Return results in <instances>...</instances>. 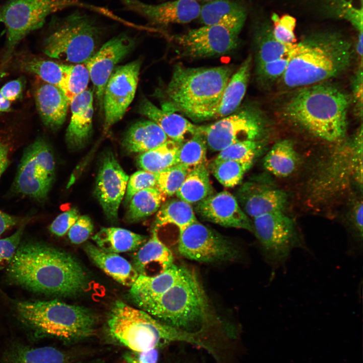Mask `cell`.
<instances>
[{"label": "cell", "instance_id": "7c38bea8", "mask_svg": "<svg viewBox=\"0 0 363 363\" xmlns=\"http://www.w3.org/2000/svg\"><path fill=\"white\" fill-rule=\"evenodd\" d=\"M265 118L257 108L247 106L208 125L199 126L207 147L220 151L233 144L260 140L265 129Z\"/></svg>", "mask_w": 363, "mask_h": 363}, {"label": "cell", "instance_id": "7bdbcfd3", "mask_svg": "<svg viewBox=\"0 0 363 363\" xmlns=\"http://www.w3.org/2000/svg\"><path fill=\"white\" fill-rule=\"evenodd\" d=\"M180 164H176L156 174V187L166 196L176 194L189 170Z\"/></svg>", "mask_w": 363, "mask_h": 363}, {"label": "cell", "instance_id": "d4e9b609", "mask_svg": "<svg viewBox=\"0 0 363 363\" xmlns=\"http://www.w3.org/2000/svg\"><path fill=\"white\" fill-rule=\"evenodd\" d=\"M198 18L204 25L221 26L239 34L246 20L247 11L237 2L216 0L201 6Z\"/></svg>", "mask_w": 363, "mask_h": 363}, {"label": "cell", "instance_id": "ab89813d", "mask_svg": "<svg viewBox=\"0 0 363 363\" xmlns=\"http://www.w3.org/2000/svg\"><path fill=\"white\" fill-rule=\"evenodd\" d=\"M207 145L199 130L191 138L182 143L178 150L177 164L192 169L206 164Z\"/></svg>", "mask_w": 363, "mask_h": 363}, {"label": "cell", "instance_id": "f35d334b", "mask_svg": "<svg viewBox=\"0 0 363 363\" xmlns=\"http://www.w3.org/2000/svg\"><path fill=\"white\" fill-rule=\"evenodd\" d=\"M252 165V163L235 160H213L210 169L214 177L223 186L233 188L241 183Z\"/></svg>", "mask_w": 363, "mask_h": 363}, {"label": "cell", "instance_id": "816d5d0a", "mask_svg": "<svg viewBox=\"0 0 363 363\" xmlns=\"http://www.w3.org/2000/svg\"><path fill=\"white\" fill-rule=\"evenodd\" d=\"M23 86L21 78L13 80L3 85L0 89V93L5 99L12 102L21 97Z\"/></svg>", "mask_w": 363, "mask_h": 363}, {"label": "cell", "instance_id": "484cf974", "mask_svg": "<svg viewBox=\"0 0 363 363\" xmlns=\"http://www.w3.org/2000/svg\"><path fill=\"white\" fill-rule=\"evenodd\" d=\"M186 270L173 264L157 275H139L130 287V296L137 305L158 297L178 281Z\"/></svg>", "mask_w": 363, "mask_h": 363}, {"label": "cell", "instance_id": "8fae6325", "mask_svg": "<svg viewBox=\"0 0 363 363\" xmlns=\"http://www.w3.org/2000/svg\"><path fill=\"white\" fill-rule=\"evenodd\" d=\"M55 176L51 147L39 138L25 149L15 180L17 192L38 200L45 199Z\"/></svg>", "mask_w": 363, "mask_h": 363}, {"label": "cell", "instance_id": "44dd1931", "mask_svg": "<svg viewBox=\"0 0 363 363\" xmlns=\"http://www.w3.org/2000/svg\"><path fill=\"white\" fill-rule=\"evenodd\" d=\"M33 95L37 111L47 128L56 130L65 122L70 102L57 86L37 79Z\"/></svg>", "mask_w": 363, "mask_h": 363}, {"label": "cell", "instance_id": "9c48e42d", "mask_svg": "<svg viewBox=\"0 0 363 363\" xmlns=\"http://www.w3.org/2000/svg\"><path fill=\"white\" fill-rule=\"evenodd\" d=\"M72 7L86 8L107 16L108 10L79 0H8L0 6V22L7 31L3 69L16 45L30 32L41 28L49 15Z\"/></svg>", "mask_w": 363, "mask_h": 363}, {"label": "cell", "instance_id": "8d00e7d4", "mask_svg": "<svg viewBox=\"0 0 363 363\" xmlns=\"http://www.w3.org/2000/svg\"><path fill=\"white\" fill-rule=\"evenodd\" d=\"M182 143L168 139L163 144L141 153L137 158L143 170L155 174L177 164V154Z\"/></svg>", "mask_w": 363, "mask_h": 363}, {"label": "cell", "instance_id": "cb8c5ba5", "mask_svg": "<svg viewBox=\"0 0 363 363\" xmlns=\"http://www.w3.org/2000/svg\"><path fill=\"white\" fill-rule=\"evenodd\" d=\"M138 112L158 125L169 139L179 143L186 141L199 131V126L181 115L159 108L146 98L140 102Z\"/></svg>", "mask_w": 363, "mask_h": 363}, {"label": "cell", "instance_id": "ba28073f", "mask_svg": "<svg viewBox=\"0 0 363 363\" xmlns=\"http://www.w3.org/2000/svg\"><path fill=\"white\" fill-rule=\"evenodd\" d=\"M48 28L44 53L76 64H84L96 52L103 33L95 18L78 10L65 17H53Z\"/></svg>", "mask_w": 363, "mask_h": 363}, {"label": "cell", "instance_id": "2e32d148", "mask_svg": "<svg viewBox=\"0 0 363 363\" xmlns=\"http://www.w3.org/2000/svg\"><path fill=\"white\" fill-rule=\"evenodd\" d=\"M129 178L112 152L106 151L101 158L95 192L105 216L112 222L117 221L118 208Z\"/></svg>", "mask_w": 363, "mask_h": 363}, {"label": "cell", "instance_id": "8992f818", "mask_svg": "<svg viewBox=\"0 0 363 363\" xmlns=\"http://www.w3.org/2000/svg\"><path fill=\"white\" fill-rule=\"evenodd\" d=\"M109 336L133 351L158 348L172 341H185L203 345L195 333L183 331L159 321L147 312L116 301L107 320Z\"/></svg>", "mask_w": 363, "mask_h": 363}, {"label": "cell", "instance_id": "e0dca14e", "mask_svg": "<svg viewBox=\"0 0 363 363\" xmlns=\"http://www.w3.org/2000/svg\"><path fill=\"white\" fill-rule=\"evenodd\" d=\"M135 44L133 37L125 33L120 34L103 44L84 64L101 107L106 84L115 65L132 51Z\"/></svg>", "mask_w": 363, "mask_h": 363}, {"label": "cell", "instance_id": "f1b7e54d", "mask_svg": "<svg viewBox=\"0 0 363 363\" xmlns=\"http://www.w3.org/2000/svg\"><path fill=\"white\" fill-rule=\"evenodd\" d=\"M168 137L154 122L141 120L132 125L126 132L122 145L130 153H142L167 141Z\"/></svg>", "mask_w": 363, "mask_h": 363}, {"label": "cell", "instance_id": "5b68a950", "mask_svg": "<svg viewBox=\"0 0 363 363\" xmlns=\"http://www.w3.org/2000/svg\"><path fill=\"white\" fill-rule=\"evenodd\" d=\"M137 306L162 323L191 333L202 329L210 316V304L202 284L188 269L162 295Z\"/></svg>", "mask_w": 363, "mask_h": 363}, {"label": "cell", "instance_id": "7a4b0ae2", "mask_svg": "<svg viewBox=\"0 0 363 363\" xmlns=\"http://www.w3.org/2000/svg\"><path fill=\"white\" fill-rule=\"evenodd\" d=\"M350 99L327 82L296 89L283 103L282 115L319 138L339 141L345 136Z\"/></svg>", "mask_w": 363, "mask_h": 363}, {"label": "cell", "instance_id": "db71d44e", "mask_svg": "<svg viewBox=\"0 0 363 363\" xmlns=\"http://www.w3.org/2000/svg\"><path fill=\"white\" fill-rule=\"evenodd\" d=\"M18 219L0 210V236L8 229L15 225Z\"/></svg>", "mask_w": 363, "mask_h": 363}, {"label": "cell", "instance_id": "3957f363", "mask_svg": "<svg viewBox=\"0 0 363 363\" xmlns=\"http://www.w3.org/2000/svg\"><path fill=\"white\" fill-rule=\"evenodd\" d=\"M287 69L280 80L287 89L327 82L351 65V44L334 32L316 33L295 43L288 53Z\"/></svg>", "mask_w": 363, "mask_h": 363}, {"label": "cell", "instance_id": "f907efd6", "mask_svg": "<svg viewBox=\"0 0 363 363\" xmlns=\"http://www.w3.org/2000/svg\"><path fill=\"white\" fill-rule=\"evenodd\" d=\"M159 357L158 348L143 351L130 350L123 355L125 363H158Z\"/></svg>", "mask_w": 363, "mask_h": 363}, {"label": "cell", "instance_id": "9f6ffc18", "mask_svg": "<svg viewBox=\"0 0 363 363\" xmlns=\"http://www.w3.org/2000/svg\"><path fill=\"white\" fill-rule=\"evenodd\" d=\"M11 111V102L5 99L0 93V114Z\"/></svg>", "mask_w": 363, "mask_h": 363}, {"label": "cell", "instance_id": "bcb514c9", "mask_svg": "<svg viewBox=\"0 0 363 363\" xmlns=\"http://www.w3.org/2000/svg\"><path fill=\"white\" fill-rule=\"evenodd\" d=\"M155 186L156 174L144 170L135 172L129 178L126 191V203H128L137 192Z\"/></svg>", "mask_w": 363, "mask_h": 363}, {"label": "cell", "instance_id": "7dc6e473", "mask_svg": "<svg viewBox=\"0 0 363 363\" xmlns=\"http://www.w3.org/2000/svg\"><path fill=\"white\" fill-rule=\"evenodd\" d=\"M24 226L22 225L10 236L0 239V269L9 264L14 256L19 245Z\"/></svg>", "mask_w": 363, "mask_h": 363}, {"label": "cell", "instance_id": "6da1fadb", "mask_svg": "<svg viewBox=\"0 0 363 363\" xmlns=\"http://www.w3.org/2000/svg\"><path fill=\"white\" fill-rule=\"evenodd\" d=\"M7 271L17 284L49 295L74 296L89 286L88 276L76 259L40 242H28L18 247Z\"/></svg>", "mask_w": 363, "mask_h": 363}, {"label": "cell", "instance_id": "e575fe53", "mask_svg": "<svg viewBox=\"0 0 363 363\" xmlns=\"http://www.w3.org/2000/svg\"><path fill=\"white\" fill-rule=\"evenodd\" d=\"M197 221L192 205L178 199H172L161 205L156 214L154 229L167 224L176 226L179 232Z\"/></svg>", "mask_w": 363, "mask_h": 363}, {"label": "cell", "instance_id": "680465c9", "mask_svg": "<svg viewBox=\"0 0 363 363\" xmlns=\"http://www.w3.org/2000/svg\"><path fill=\"white\" fill-rule=\"evenodd\" d=\"M161 1H165V0H161Z\"/></svg>", "mask_w": 363, "mask_h": 363}, {"label": "cell", "instance_id": "5bb4252c", "mask_svg": "<svg viewBox=\"0 0 363 363\" xmlns=\"http://www.w3.org/2000/svg\"><path fill=\"white\" fill-rule=\"evenodd\" d=\"M238 34L219 25H204L172 36L182 56L203 58L227 54L238 43Z\"/></svg>", "mask_w": 363, "mask_h": 363}, {"label": "cell", "instance_id": "b9f144b4", "mask_svg": "<svg viewBox=\"0 0 363 363\" xmlns=\"http://www.w3.org/2000/svg\"><path fill=\"white\" fill-rule=\"evenodd\" d=\"M260 140H249L236 143L219 151L214 160H231L253 163L262 149Z\"/></svg>", "mask_w": 363, "mask_h": 363}, {"label": "cell", "instance_id": "f546056e", "mask_svg": "<svg viewBox=\"0 0 363 363\" xmlns=\"http://www.w3.org/2000/svg\"><path fill=\"white\" fill-rule=\"evenodd\" d=\"M96 246L109 253H119L138 250L147 236L118 227H102L92 236Z\"/></svg>", "mask_w": 363, "mask_h": 363}, {"label": "cell", "instance_id": "d590c367", "mask_svg": "<svg viewBox=\"0 0 363 363\" xmlns=\"http://www.w3.org/2000/svg\"><path fill=\"white\" fill-rule=\"evenodd\" d=\"M166 197L156 186L137 192L129 202L125 216L126 221L136 222L152 215L159 210Z\"/></svg>", "mask_w": 363, "mask_h": 363}, {"label": "cell", "instance_id": "681fc988", "mask_svg": "<svg viewBox=\"0 0 363 363\" xmlns=\"http://www.w3.org/2000/svg\"><path fill=\"white\" fill-rule=\"evenodd\" d=\"M79 217V211L72 208L57 216L50 224L49 230L54 235L62 236L69 231Z\"/></svg>", "mask_w": 363, "mask_h": 363}, {"label": "cell", "instance_id": "ac0fdd59", "mask_svg": "<svg viewBox=\"0 0 363 363\" xmlns=\"http://www.w3.org/2000/svg\"><path fill=\"white\" fill-rule=\"evenodd\" d=\"M123 8L136 13L153 25L186 24L198 18L201 5L196 0H175L157 5L140 0H120Z\"/></svg>", "mask_w": 363, "mask_h": 363}, {"label": "cell", "instance_id": "52a82bcc", "mask_svg": "<svg viewBox=\"0 0 363 363\" xmlns=\"http://www.w3.org/2000/svg\"><path fill=\"white\" fill-rule=\"evenodd\" d=\"M16 308L21 320L38 335L75 342L95 331L96 318L85 307L54 299L20 301Z\"/></svg>", "mask_w": 363, "mask_h": 363}, {"label": "cell", "instance_id": "7402d4cb", "mask_svg": "<svg viewBox=\"0 0 363 363\" xmlns=\"http://www.w3.org/2000/svg\"><path fill=\"white\" fill-rule=\"evenodd\" d=\"M93 93L86 89L71 102V116L66 140L72 149L81 148L87 143L92 131Z\"/></svg>", "mask_w": 363, "mask_h": 363}, {"label": "cell", "instance_id": "4316f807", "mask_svg": "<svg viewBox=\"0 0 363 363\" xmlns=\"http://www.w3.org/2000/svg\"><path fill=\"white\" fill-rule=\"evenodd\" d=\"M84 250L96 266L123 285L130 287L139 276L132 264L116 253L105 252L91 243L87 244Z\"/></svg>", "mask_w": 363, "mask_h": 363}, {"label": "cell", "instance_id": "c3c4849f", "mask_svg": "<svg viewBox=\"0 0 363 363\" xmlns=\"http://www.w3.org/2000/svg\"><path fill=\"white\" fill-rule=\"evenodd\" d=\"M93 229V224L89 216H80L68 231L69 238L73 244H82L89 238Z\"/></svg>", "mask_w": 363, "mask_h": 363}, {"label": "cell", "instance_id": "603a6c76", "mask_svg": "<svg viewBox=\"0 0 363 363\" xmlns=\"http://www.w3.org/2000/svg\"><path fill=\"white\" fill-rule=\"evenodd\" d=\"M157 234L153 228L150 238L133 255L132 264L139 275L154 276L174 264L172 252Z\"/></svg>", "mask_w": 363, "mask_h": 363}, {"label": "cell", "instance_id": "6f0895ef", "mask_svg": "<svg viewBox=\"0 0 363 363\" xmlns=\"http://www.w3.org/2000/svg\"><path fill=\"white\" fill-rule=\"evenodd\" d=\"M201 1H207V2H211V1H216V0H201Z\"/></svg>", "mask_w": 363, "mask_h": 363}, {"label": "cell", "instance_id": "ee69618b", "mask_svg": "<svg viewBox=\"0 0 363 363\" xmlns=\"http://www.w3.org/2000/svg\"><path fill=\"white\" fill-rule=\"evenodd\" d=\"M271 19L273 23V35L277 41L286 44L296 43V38L294 33L296 20L293 17L284 15L280 17L276 14L273 13Z\"/></svg>", "mask_w": 363, "mask_h": 363}, {"label": "cell", "instance_id": "74e56055", "mask_svg": "<svg viewBox=\"0 0 363 363\" xmlns=\"http://www.w3.org/2000/svg\"><path fill=\"white\" fill-rule=\"evenodd\" d=\"M66 355L51 347H16L9 351L5 363H65Z\"/></svg>", "mask_w": 363, "mask_h": 363}, {"label": "cell", "instance_id": "ffe728a7", "mask_svg": "<svg viewBox=\"0 0 363 363\" xmlns=\"http://www.w3.org/2000/svg\"><path fill=\"white\" fill-rule=\"evenodd\" d=\"M235 198L243 211L252 218L282 211L287 199L283 191L254 182L243 184L237 190Z\"/></svg>", "mask_w": 363, "mask_h": 363}, {"label": "cell", "instance_id": "f6af8a7d", "mask_svg": "<svg viewBox=\"0 0 363 363\" xmlns=\"http://www.w3.org/2000/svg\"><path fill=\"white\" fill-rule=\"evenodd\" d=\"M288 60L287 55L256 67L259 80L268 84L280 79L287 69Z\"/></svg>", "mask_w": 363, "mask_h": 363}, {"label": "cell", "instance_id": "30bf717a", "mask_svg": "<svg viewBox=\"0 0 363 363\" xmlns=\"http://www.w3.org/2000/svg\"><path fill=\"white\" fill-rule=\"evenodd\" d=\"M252 221L253 233L272 269L283 266L294 249H306L294 223L282 211L256 217Z\"/></svg>", "mask_w": 363, "mask_h": 363}, {"label": "cell", "instance_id": "4dcf8cb0", "mask_svg": "<svg viewBox=\"0 0 363 363\" xmlns=\"http://www.w3.org/2000/svg\"><path fill=\"white\" fill-rule=\"evenodd\" d=\"M256 67L287 56L293 44H286L274 37L272 27L267 21L256 24L254 33Z\"/></svg>", "mask_w": 363, "mask_h": 363}, {"label": "cell", "instance_id": "1f68e13d", "mask_svg": "<svg viewBox=\"0 0 363 363\" xmlns=\"http://www.w3.org/2000/svg\"><path fill=\"white\" fill-rule=\"evenodd\" d=\"M14 65L20 70L35 74L42 81L63 90L64 73L62 64L29 54L16 57Z\"/></svg>", "mask_w": 363, "mask_h": 363}, {"label": "cell", "instance_id": "836d02e7", "mask_svg": "<svg viewBox=\"0 0 363 363\" xmlns=\"http://www.w3.org/2000/svg\"><path fill=\"white\" fill-rule=\"evenodd\" d=\"M213 194L206 164L191 169L176 193L177 198L197 205Z\"/></svg>", "mask_w": 363, "mask_h": 363}, {"label": "cell", "instance_id": "11a10c76", "mask_svg": "<svg viewBox=\"0 0 363 363\" xmlns=\"http://www.w3.org/2000/svg\"><path fill=\"white\" fill-rule=\"evenodd\" d=\"M8 152L7 146L0 140V176L8 166Z\"/></svg>", "mask_w": 363, "mask_h": 363}, {"label": "cell", "instance_id": "277c9868", "mask_svg": "<svg viewBox=\"0 0 363 363\" xmlns=\"http://www.w3.org/2000/svg\"><path fill=\"white\" fill-rule=\"evenodd\" d=\"M232 72L229 66L189 68L176 65L165 89L162 109L182 113L195 122L212 119Z\"/></svg>", "mask_w": 363, "mask_h": 363}, {"label": "cell", "instance_id": "f5cc1de1", "mask_svg": "<svg viewBox=\"0 0 363 363\" xmlns=\"http://www.w3.org/2000/svg\"><path fill=\"white\" fill-rule=\"evenodd\" d=\"M362 65L360 64L359 66V69L357 70L353 82V91L355 97V102L357 104L358 109L362 112Z\"/></svg>", "mask_w": 363, "mask_h": 363}, {"label": "cell", "instance_id": "60d3db41", "mask_svg": "<svg viewBox=\"0 0 363 363\" xmlns=\"http://www.w3.org/2000/svg\"><path fill=\"white\" fill-rule=\"evenodd\" d=\"M62 65L64 73L62 91L70 104L74 98L87 89L90 79V74L83 64Z\"/></svg>", "mask_w": 363, "mask_h": 363}, {"label": "cell", "instance_id": "4fadbf2b", "mask_svg": "<svg viewBox=\"0 0 363 363\" xmlns=\"http://www.w3.org/2000/svg\"><path fill=\"white\" fill-rule=\"evenodd\" d=\"M177 248L183 257L199 262L229 261L238 254L228 239L198 220L179 232Z\"/></svg>", "mask_w": 363, "mask_h": 363}, {"label": "cell", "instance_id": "9a60e30c", "mask_svg": "<svg viewBox=\"0 0 363 363\" xmlns=\"http://www.w3.org/2000/svg\"><path fill=\"white\" fill-rule=\"evenodd\" d=\"M140 60L115 67L104 89L103 105L104 129L120 120L133 101L138 86Z\"/></svg>", "mask_w": 363, "mask_h": 363}, {"label": "cell", "instance_id": "d6a6232c", "mask_svg": "<svg viewBox=\"0 0 363 363\" xmlns=\"http://www.w3.org/2000/svg\"><path fill=\"white\" fill-rule=\"evenodd\" d=\"M298 155L293 143L289 139L277 142L264 157L263 165L271 173L278 177H286L295 169Z\"/></svg>", "mask_w": 363, "mask_h": 363}, {"label": "cell", "instance_id": "d6986e66", "mask_svg": "<svg viewBox=\"0 0 363 363\" xmlns=\"http://www.w3.org/2000/svg\"><path fill=\"white\" fill-rule=\"evenodd\" d=\"M195 209L205 220L253 232L252 220L243 211L235 197L228 191L213 193L196 205Z\"/></svg>", "mask_w": 363, "mask_h": 363}, {"label": "cell", "instance_id": "83f0119b", "mask_svg": "<svg viewBox=\"0 0 363 363\" xmlns=\"http://www.w3.org/2000/svg\"><path fill=\"white\" fill-rule=\"evenodd\" d=\"M252 57L249 55L229 79L215 109L212 119L222 118L239 107L246 93L250 77Z\"/></svg>", "mask_w": 363, "mask_h": 363}]
</instances>
